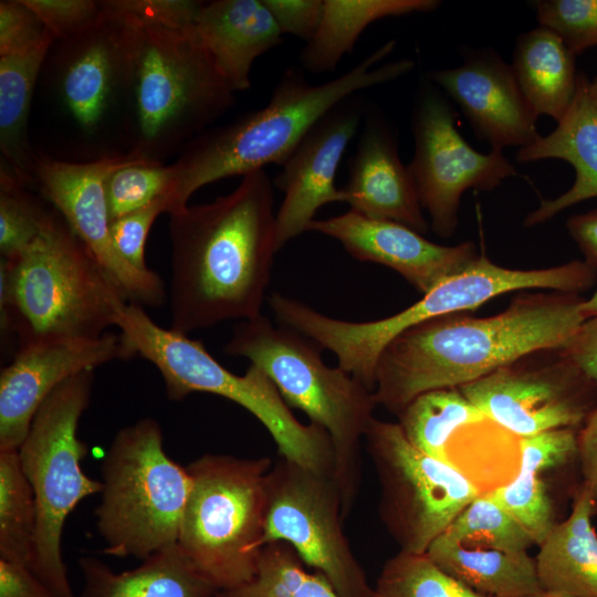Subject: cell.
<instances>
[{
    "label": "cell",
    "instance_id": "30",
    "mask_svg": "<svg viewBox=\"0 0 597 597\" xmlns=\"http://www.w3.org/2000/svg\"><path fill=\"white\" fill-rule=\"evenodd\" d=\"M51 46L0 56V149L4 164L24 185L35 180L27 128L34 87Z\"/></svg>",
    "mask_w": 597,
    "mask_h": 597
},
{
    "label": "cell",
    "instance_id": "31",
    "mask_svg": "<svg viewBox=\"0 0 597 597\" xmlns=\"http://www.w3.org/2000/svg\"><path fill=\"white\" fill-rule=\"evenodd\" d=\"M397 418L413 447L443 462H447V447L452 436L465 426L486 419L459 388L423 392L410 401Z\"/></svg>",
    "mask_w": 597,
    "mask_h": 597
},
{
    "label": "cell",
    "instance_id": "51",
    "mask_svg": "<svg viewBox=\"0 0 597 597\" xmlns=\"http://www.w3.org/2000/svg\"><path fill=\"white\" fill-rule=\"evenodd\" d=\"M590 92L594 98L597 101V76L590 81Z\"/></svg>",
    "mask_w": 597,
    "mask_h": 597
},
{
    "label": "cell",
    "instance_id": "21",
    "mask_svg": "<svg viewBox=\"0 0 597 597\" xmlns=\"http://www.w3.org/2000/svg\"><path fill=\"white\" fill-rule=\"evenodd\" d=\"M429 77L459 104L476 136L493 150L522 148L541 136L537 116L511 66L494 53L471 56L461 66L432 72Z\"/></svg>",
    "mask_w": 597,
    "mask_h": 597
},
{
    "label": "cell",
    "instance_id": "13",
    "mask_svg": "<svg viewBox=\"0 0 597 597\" xmlns=\"http://www.w3.org/2000/svg\"><path fill=\"white\" fill-rule=\"evenodd\" d=\"M341 492L332 473L280 457L266 475L262 545L284 542L339 597H373V586L344 533Z\"/></svg>",
    "mask_w": 597,
    "mask_h": 597
},
{
    "label": "cell",
    "instance_id": "5",
    "mask_svg": "<svg viewBox=\"0 0 597 597\" xmlns=\"http://www.w3.org/2000/svg\"><path fill=\"white\" fill-rule=\"evenodd\" d=\"M321 347L310 338L264 315L241 321L224 353L244 357L274 384L290 408L329 436L344 519L352 513L362 485V449L375 418L374 391L341 367L327 366Z\"/></svg>",
    "mask_w": 597,
    "mask_h": 597
},
{
    "label": "cell",
    "instance_id": "45",
    "mask_svg": "<svg viewBox=\"0 0 597 597\" xmlns=\"http://www.w3.org/2000/svg\"><path fill=\"white\" fill-rule=\"evenodd\" d=\"M0 597H61L30 567L0 559Z\"/></svg>",
    "mask_w": 597,
    "mask_h": 597
},
{
    "label": "cell",
    "instance_id": "18",
    "mask_svg": "<svg viewBox=\"0 0 597 597\" xmlns=\"http://www.w3.org/2000/svg\"><path fill=\"white\" fill-rule=\"evenodd\" d=\"M135 356L121 333L45 338L19 346L0 374V450H17L44 400L72 376Z\"/></svg>",
    "mask_w": 597,
    "mask_h": 597
},
{
    "label": "cell",
    "instance_id": "32",
    "mask_svg": "<svg viewBox=\"0 0 597 597\" xmlns=\"http://www.w3.org/2000/svg\"><path fill=\"white\" fill-rule=\"evenodd\" d=\"M36 504L17 450H0V559L31 567Z\"/></svg>",
    "mask_w": 597,
    "mask_h": 597
},
{
    "label": "cell",
    "instance_id": "1",
    "mask_svg": "<svg viewBox=\"0 0 597 597\" xmlns=\"http://www.w3.org/2000/svg\"><path fill=\"white\" fill-rule=\"evenodd\" d=\"M274 186L258 170L228 195L169 219V328L187 335L261 315L275 242Z\"/></svg>",
    "mask_w": 597,
    "mask_h": 597
},
{
    "label": "cell",
    "instance_id": "4",
    "mask_svg": "<svg viewBox=\"0 0 597 597\" xmlns=\"http://www.w3.org/2000/svg\"><path fill=\"white\" fill-rule=\"evenodd\" d=\"M128 302L60 213L17 256L1 259V333L19 346L45 338H95Z\"/></svg>",
    "mask_w": 597,
    "mask_h": 597
},
{
    "label": "cell",
    "instance_id": "20",
    "mask_svg": "<svg viewBox=\"0 0 597 597\" xmlns=\"http://www.w3.org/2000/svg\"><path fill=\"white\" fill-rule=\"evenodd\" d=\"M307 231L336 239L357 260L392 269L422 294L462 271L479 255L473 242L441 245L401 223L352 210L315 219Z\"/></svg>",
    "mask_w": 597,
    "mask_h": 597
},
{
    "label": "cell",
    "instance_id": "41",
    "mask_svg": "<svg viewBox=\"0 0 597 597\" xmlns=\"http://www.w3.org/2000/svg\"><path fill=\"white\" fill-rule=\"evenodd\" d=\"M56 40L23 0L0 1V56L21 55Z\"/></svg>",
    "mask_w": 597,
    "mask_h": 597
},
{
    "label": "cell",
    "instance_id": "50",
    "mask_svg": "<svg viewBox=\"0 0 597 597\" xmlns=\"http://www.w3.org/2000/svg\"><path fill=\"white\" fill-rule=\"evenodd\" d=\"M525 597H572L564 594H557V593H549L545 590H540L537 593H534L532 595L525 596Z\"/></svg>",
    "mask_w": 597,
    "mask_h": 597
},
{
    "label": "cell",
    "instance_id": "24",
    "mask_svg": "<svg viewBox=\"0 0 597 597\" xmlns=\"http://www.w3.org/2000/svg\"><path fill=\"white\" fill-rule=\"evenodd\" d=\"M195 32L235 92L250 87L254 61L283 35L263 0L203 2Z\"/></svg>",
    "mask_w": 597,
    "mask_h": 597
},
{
    "label": "cell",
    "instance_id": "33",
    "mask_svg": "<svg viewBox=\"0 0 597 597\" xmlns=\"http://www.w3.org/2000/svg\"><path fill=\"white\" fill-rule=\"evenodd\" d=\"M214 597H339L328 582L308 572L284 542L263 546L258 569L247 583L217 591Z\"/></svg>",
    "mask_w": 597,
    "mask_h": 597
},
{
    "label": "cell",
    "instance_id": "19",
    "mask_svg": "<svg viewBox=\"0 0 597 597\" xmlns=\"http://www.w3.org/2000/svg\"><path fill=\"white\" fill-rule=\"evenodd\" d=\"M364 115L362 101L353 95L323 116L302 138L273 186L284 195L275 213V242L280 250L308 230L318 209L345 202L335 185L339 161Z\"/></svg>",
    "mask_w": 597,
    "mask_h": 597
},
{
    "label": "cell",
    "instance_id": "23",
    "mask_svg": "<svg viewBox=\"0 0 597 597\" xmlns=\"http://www.w3.org/2000/svg\"><path fill=\"white\" fill-rule=\"evenodd\" d=\"M546 158L569 163L576 178L559 197L541 200L540 206L526 216L525 227L541 224L573 205L597 197V101L584 73L578 74L573 103L556 128L516 153L520 163Z\"/></svg>",
    "mask_w": 597,
    "mask_h": 597
},
{
    "label": "cell",
    "instance_id": "29",
    "mask_svg": "<svg viewBox=\"0 0 597 597\" xmlns=\"http://www.w3.org/2000/svg\"><path fill=\"white\" fill-rule=\"evenodd\" d=\"M439 6L438 0H324L320 28L300 53L301 65L312 73L331 72L371 23Z\"/></svg>",
    "mask_w": 597,
    "mask_h": 597
},
{
    "label": "cell",
    "instance_id": "35",
    "mask_svg": "<svg viewBox=\"0 0 597 597\" xmlns=\"http://www.w3.org/2000/svg\"><path fill=\"white\" fill-rule=\"evenodd\" d=\"M373 597H488L439 568L427 554L398 551L388 558L373 586Z\"/></svg>",
    "mask_w": 597,
    "mask_h": 597
},
{
    "label": "cell",
    "instance_id": "15",
    "mask_svg": "<svg viewBox=\"0 0 597 597\" xmlns=\"http://www.w3.org/2000/svg\"><path fill=\"white\" fill-rule=\"evenodd\" d=\"M412 128L415 154L408 168L432 230L449 238L458 226L462 193L469 188L490 191L516 170L500 150L473 149L458 132L452 107L429 88L417 102Z\"/></svg>",
    "mask_w": 597,
    "mask_h": 597
},
{
    "label": "cell",
    "instance_id": "47",
    "mask_svg": "<svg viewBox=\"0 0 597 597\" xmlns=\"http://www.w3.org/2000/svg\"><path fill=\"white\" fill-rule=\"evenodd\" d=\"M579 468L582 484L597 505V407L579 429Z\"/></svg>",
    "mask_w": 597,
    "mask_h": 597
},
{
    "label": "cell",
    "instance_id": "12",
    "mask_svg": "<svg viewBox=\"0 0 597 597\" xmlns=\"http://www.w3.org/2000/svg\"><path fill=\"white\" fill-rule=\"evenodd\" d=\"M379 484L378 515L399 551L426 554L480 490L413 447L398 422L374 418L364 438Z\"/></svg>",
    "mask_w": 597,
    "mask_h": 597
},
{
    "label": "cell",
    "instance_id": "11",
    "mask_svg": "<svg viewBox=\"0 0 597 597\" xmlns=\"http://www.w3.org/2000/svg\"><path fill=\"white\" fill-rule=\"evenodd\" d=\"M93 381L94 370L88 369L60 385L35 412L18 449L36 504L35 548L30 568L61 597H75L62 557L64 524L81 501L102 490V482L82 470L88 448L77 437Z\"/></svg>",
    "mask_w": 597,
    "mask_h": 597
},
{
    "label": "cell",
    "instance_id": "34",
    "mask_svg": "<svg viewBox=\"0 0 597 597\" xmlns=\"http://www.w3.org/2000/svg\"><path fill=\"white\" fill-rule=\"evenodd\" d=\"M439 537L511 554L527 553L535 545L523 526L488 492L478 495Z\"/></svg>",
    "mask_w": 597,
    "mask_h": 597
},
{
    "label": "cell",
    "instance_id": "48",
    "mask_svg": "<svg viewBox=\"0 0 597 597\" xmlns=\"http://www.w3.org/2000/svg\"><path fill=\"white\" fill-rule=\"evenodd\" d=\"M566 228L585 256V262L597 270V209L572 216Z\"/></svg>",
    "mask_w": 597,
    "mask_h": 597
},
{
    "label": "cell",
    "instance_id": "38",
    "mask_svg": "<svg viewBox=\"0 0 597 597\" xmlns=\"http://www.w3.org/2000/svg\"><path fill=\"white\" fill-rule=\"evenodd\" d=\"M541 474L520 465L512 481L488 492L523 526L535 545H541L556 524L553 502Z\"/></svg>",
    "mask_w": 597,
    "mask_h": 597
},
{
    "label": "cell",
    "instance_id": "3",
    "mask_svg": "<svg viewBox=\"0 0 597 597\" xmlns=\"http://www.w3.org/2000/svg\"><path fill=\"white\" fill-rule=\"evenodd\" d=\"M389 41L346 73L322 84L310 83L298 69L286 70L265 106L206 129L174 161L168 214L188 206L201 187L265 166H282L310 129L328 112L363 90L392 81L413 69L410 60L379 65L394 49Z\"/></svg>",
    "mask_w": 597,
    "mask_h": 597
},
{
    "label": "cell",
    "instance_id": "40",
    "mask_svg": "<svg viewBox=\"0 0 597 597\" xmlns=\"http://www.w3.org/2000/svg\"><path fill=\"white\" fill-rule=\"evenodd\" d=\"M205 1L195 0H104V10L137 27L190 30Z\"/></svg>",
    "mask_w": 597,
    "mask_h": 597
},
{
    "label": "cell",
    "instance_id": "17",
    "mask_svg": "<svg viewBox=\"0 0 597 597\" xmlns=\"http://www.w3.org/2000/svg\"><path fill=\"white\" fill-rule=\"evenodd\" d=\"M138 27L107 12L90 29L61 40L55 61L59 97L87 135L102 129L119 100L129 103Z\"/></svg>",
    "mask_w": 597,
    "mask_h": 597
},
{
    "label": "cell",
    "instance_id": "28",
    "mask_svg": "<svg viewBox=\"0 0 597 597\" xmlns=\"http://www.w3.org/2000/svg\"><path fill=\"white\" fill-rule=\"evenodd\" d=\"M427 556L444 573L488 597H525L541 589L528 553L468 547L438 537Z\"/></svg>",
    "mask_w": 597,
    "mask_h": 597
},
{
    "label": "cell",
    "instance_id": "36",
    "mask_svg": "<svg viewBox=\"0 0 597 597\" xmlns=\"http://www.w3.org/2000/svg\"><path fill=\"white\" fill-rule=\"evenodd\" d=\"M54 212L45 210L32 197L13 171L1 163L0 170V252L10 260L29 247L42 232Z\"/></svg>",
    "mask_w": 597,
    "mask_h": 597
},
{
    "label": "cell",
    "instance_id": "2",
    "mask_svg": "<svg viewBox=\"0 0 597 597\" xmlns=\"http://www.w3.org/2000/svg\"><path fill=\"white\" fill-rule=\"evenodd\" d=\"M578 293L521 294L489 317L451 313L391 339L375 369L377 406L398 416L419 395L459 388L527 354L561 348L585 321Z\"/></svg>",
    "mask_w": 597,
    "mask_h": 597
},
{
    "label": "cell",
    "instance_id": "10",
    "mask_svg": "<svg viewBox=\"0 0 597 597\" xmlns=\"http://www.w3.org/2000/svg\"><path fill=\"white\" fill-rule=\"evenodd\" d=\"M101 474L95 519L104 553L144 561L177 543L191 480L167 454L157 420L142 418L118 430Z\"/></svg>",
    "mask_w": 597,
    "mask_h": 597
},
{
    "label": "cell",
    "instance_id": "42",
    "mask_svg": "<svg viewBox=\"0 0 597 597\" xmlns=\"http://www.w3.org/2000/svg\"><path fill=\"white\" fill-rule=\"evenodd\" d=\"M168 213V198L161 197L151 203L111 221L109 233L117 253L133 268L147 272L145 245L156 218Z\"/></svg>",
    "mask_w": 597,
    "mask_h": 597
},
{
    "label": "cell",
    "instance_id": "14",
    "mask_svg": "<svg viewBox=\"0 0 597 597\" xmlns=\"http://www.w3.org/2000/svg\"><path fill=\"white\" fill-rule=\"evenodd\" d=\"M459 389L489 420L519 438L580 429L597 407V384L559 348L527 354Z\"/></svg>",
    "mask_w": 597,
    "mask_h": 597
},
{
    "label": "cell",
    "instance_id": "39",
    "mask_svg": "<svg viewBox=\"0 0 597 597\" xmlns=\"http://www.w3.org/2000/svg\"><path fill=\"white\" fill-rule=\"evenodd\" d=\"M541 27L557 34L576 56L597 45V0L533 2Z\"/></svg>",
    "mask_w": 597,
    "mask_h": 597
},
{
    "label": "cell",
    "instance_id": "43",
    "mask_svg": "<svg viewBox=\"0 0 597 597\" xmlns=\"http://www.w3.org/2000/svg\"><path fill=\"white\" fill-rule=\"evenodd\" d=\"M56 40H65L93 27L103 14L102 1L23 0Z\"/></svg>",
    "mask_w": 597,
    "mask_h": 597
},
{
    "label": "cell",
    "instance_id": "37",
    "mask_svg": "<svg viewBox=\"0 0 597 597\" xmlns=\"http://www.w3.org/2000/svg\"><path fill=\"white\" fill-rule=\"evenodd\" d=\"M172 186V165L140 158L121 166L108 176L105 186L111 221L158 198H168Z\"/></svg>",
    "mask_w": 597,
    "mask_h": 597
},
{
    "label": "cell",
    "instance_id": "16",
    "mask_svg": "<svg viewBox=\"0 0 597 597\" xmlns=\"http://www.w3.org/2000/svg\"><path fill=\"white\" fill-rule=\"evenodd\" d=\"M140 158L133 150L88 163L35 156L34 179L126 300L140 306L159 307L167 300L161 277L153 270L143 272L128 264L115 250L109 233L106 180L121 166Z\"/></svg>",
    "mask_w": 597,
    "mask_h": 597
},
{
    "label": "cell",
    "instance_id": "49",
    "mask_svg": "<svg viewBox=\"0 0 597 597\" xmlns=\"http://www.w3.org/2000/svg\"><path fill=\"white\" fill-rule=\"evenodd\" d=\"M584 320L597 316V290L589 298H584L579 307Z\"/></svg>",
    "mask_w": 597,
    "mask_h": 597
},
{
    "label": "cell",
    "instance_id": "46",
    "mask_svg": "<svg viewBox=\"0 0 597 597\" xmlns=\"http://www.w3.org/2000/svg\"><path fill=\"white\" fill-rule=\"evenodd\" d=\"M559 352L597 384V316L585 320Z\"/></svg>",
    "mask_w": 597,
    "mask_h": 597
},
{
    "label": "cell",
    "instance_id": "9",
    "mask_svg": "<svg viewBox=\"0 0 597 597\" xmlns=\"http://www.w3.org/2000/svg\"><path fill=\"white\" fill-rule=\"evenodd\" d=\"M269 457L206 453L187 467L191 480L177 544L218 591L250 580L263 548Z\"/></svg>",
    "mask_w": 597,
    "mask_h": 597
},
{
    "label": "cell",
    "instance_id": "27",
    "mask_svg": "<svg viewBox=\"0 0 597 597\" xmlns=\"http://www.w3.org/2000/svg\"><path fill=\"white\" fill-rule=\"evenodd\" d=\"M511 69L535 115L558 123L573 103L578 80L575 55L562 39L543 27L521 34Z\"/></svg>",
    "mask_w": 597,
    "mask_h": 597
},
{
    "label": "cell",
    "instance_id": "25",
    "mask_svg": "<svg viewBox=\"0 0 597 597\" xmlns=\"http://www.w3.org/2000/svg\"><path fill=\"white\" fill-rule=\"evenodd\" d=\"M597 505L580 484L568 517L556 523L538 545L536 574L542 590L572 597H597Z\"/></svg>",
    "mask_w": 597,
    "mask_h": 597
},
{
    "label": "cell",
    "instance_id": "8",
    "mask_svg": "<svg viewBox=\"0 0 597 597\" xmlns=\"http://www.w3.org/2000/svg\"><path fill=\"white\" fill-rule=\"evenodd\" d=\"M234 94L195 27H138L130 150L163 163L223 115L235 103Z\"/></svg>",
    "mask_w": 597,
    "mask_h": 597
},
{
    "label": "cell",
    "instance_id": "6",
    "mask_svg": "<svg viewBox=\"0 0 597 597\" xmlns=\"http://www.w3.org/2000/svg\"><path fill=\"white\" fill-rule=\"evenodd\" d=\"M115 326L132 352L158 369L169 399L181 400L193 392L229 399L268 430L280 457L333 474L334 453L327 432L314 423L300 422L258 366L251 364L244 375L233 374L210 355L201 341L161 327L134 303L121 305Z\"/></svg>",
    "mask_w": 597,
    "mask_h": 597
},
{
    "label": "cell",
    "instance_id": "44",
    "mask_svg": "<svg viewBox=\"0 0 597 597\" xmlns=\"http://www.w3.org/2000/svg\"><path fill=\"white\" fill-rule=\"evenodd\" d=\"M283 34H292L306 43L317 32L324 0H263Z\"/></svg>",
    "mask_w": 597,
    "mask_h": 597
},
{
    "label": "cell",
    "instance_id": "7",
    "mask_svg": "<svg viewBox=\"0 0 597 597\" xmlns=\"http://www.w3.org/2000/svg\"><path fill=\"white\" fill-rule=\"evenodd\" d=\"M597 280V270L575 260L547 269H509L480 253L467 268L446 279L409 307L391 316L352 322L329 317L310 305L293 316V327L335 354L338 367L374 391L375 369L385 346L404 331L430 318L475 310L507 292L548 289L580 294Z\"/></svg>",
    "mask_w": 597,
    "mask_h": 597
},
{
    "label": "cell",
    "instance_id": "26",
    "mask_svg": "<svg viewBox=\"0 0 597 597\" xmlns=\"http://www.w3.org/2000/svg\"><path fill=\"white\" fill-rule=\"evenodd\" d=\"M78 597H214L217 589L190 564L178 544L157 551L129 570L114 572L94 556H82Z\"/></svg>",
    "mask_w": 597,
    "mask_h": 597
},
{
    "label": "cell",
    "instance_id": "22",
    "mask_svg": "<svg viewBox=\"0 0 597 597\" xmlns=\"http://www.w3.org/2000/svg\"><path fill=\"white\" fill-rule=\"evenodd\" d=\"M343 192L352 211L401 223L425 234L429 223L408 166L376 112L367 115L357 149L348 164Z\"/></svg>",
    "mask_w": 597,
    "mask_h": 597
}]
</instances>
